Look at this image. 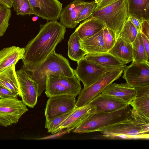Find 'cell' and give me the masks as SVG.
<instances>
[{
    "mask_svg": "<svg viewBox=\"0 0 149 149\" xmlns=\"http://www.w3.org/2000/svg\"><path fill=\"white\" fill-rule=\"evenodd\" d=\"M95 113L94 108L88 104L82 107H77L74 111L59 125L54 134L65 128L68 131L75 129L89 116Z\"/></svg>",
    "mask_w": 149,
    "mask_h": 149,
    "instance_id": "cell-14",
    "label": "cell"
},
{
    "mask_svg": "<svg viewBox=\"0 0 149 149\" xmlns=\"http://www.w3.org/2000/svg\"><path fill=\"white\" fill-rule=\"evenodd\" d=\"M14 10L17 15H34L29 0H11Z\"/></svg>",
    "mask_w": 149,
    "mask_h": 149,
    "instance_id": "cell-29",
    "label": "cell"
},
{
    "mask_svg": "<svg viewBox=\"0 0 149 149\" xmlns=\"http://www.w3.org/2000/svg\"><path fill=\"white\" fill-rule=\"evenodd\" d=\"M105 138L111 139H148L149 123L131 117L99 130Z\"/></svg>",
    "mask_w": 149,
    "mask_h": 149,
    "instance_id": "cell-4",
    "label": "cell"
},
{
    "mask_svg": "<svg viewBox=\"0 0 149 149\" xmlns=\"http://www.w3.org/2000/svg\"><path fill=\"white\" fill-rule=\"evenodd\" d=\"M97 5V3L95 1L87 2L77 16L75 20L76 24H78L80 22L91 17L94 12Z\"/></svg>",
    "mask_w": 149,
    "mask_h": 149,
    "instance_id": "cell-32",
    "label": "cell"
},
{
    "mask_svg": "<svg viewBox=\"0 0 149 149\" xmlns=\"http://www.w3.org/2000/svg\"><path fill=\"white\" fill-rule=\"evenodd\" d=\"M84 58L100 68H119L127 66L117 58L109 53L88 54L85 56Z\"/></svg>",
    "mask_w": 149,
    "mask_h": 149,
    "instance_id": "cell-20",
    "label": "cell"
},
{
    "mask_svg": "<svg viewBox=\"0 0 149 149\" xmlns=\"http://www.w3.org/2000/svg\"><path fill=\"white\" fill-rule=\"evenodd\" d=\"M88 104L94 108L95 113L112 112L124 108L128 105L120 99L102 93Z\"/></svg>",
    "mask_w": 149,
    "mask_h": 149,
    "instance_id": "cell-15",
    "label": "cell"
},
{
    "mask_svg": "<svg viewBox=\"0 0 149 149\" xmlns=\"http://www.w3.org/2000/svg\"><path fill=\"white\" fill-rule=\"evenodd\" d=\"M23 62L21 69L37 84L38 97L45 89L48 74H52L68 77L76 75L75 70L71 67L68 60L55 51L38 65H32Z\"/></svg>",
    "mask_w": 149,
    "mask_h": 149,
    "instance_id": "cell-2",
    "label": "cell"
},
{
    "mask_svg": "<svg viewBox=\"0 0 149 149\" xmlns=\"http://www.w3.org/2000/svg\"><path fill=\"white\" fill-rule=\"evenodd\" d=\"M124 64L133 60L132 46L131 43L125 41L118 38L113 47L108 51Z\"/></svg>",
    "mask_w": 149,
    "mask_h": 149,
    "instance_id": "cell-23",
    "label": "cell"
},
{
    "mask_svg": "<svg viewBox=\"0 0 149 149\" xmlns=\"http://www.w3.org/2000/svg\"><path fill=\"white\" fill-rule=\"evenodd\" d=\"M0 5L10 8L12 7L11 0H0Z\"/></svg>",
    "mask_w": 149,
    "mask_h": 149,
    "instance_id": "cell-40",
    "label": "cell"
},
{
    "mask_svg": "<svg viewBox=\"0 0 149 149\" xmlns=\"http://www.w3.org/2000/svg\"><path fill=\"white\" fill-rule=\"evenodd\" d=\"M128 15L143 22L149 20V0H126Z\"/></svg>",
    "mask_w": 149,
    "mask_h": 149,
    "instance_id": "cell-24",
    "label": "cell"
},
{
    "mask_svg": "<svg viewBox=\"0 0 149 149\" xmlns=\"http://www.w3.org/2000/svg\"><path fill=\"white\" fill-rule=\"evenodd\" d=\"M138 32L139 31L132 23L128 17L119 33L118 38L132 43L135 39Z\"/></svg>",
    "mask_w": 149,
    "mask_h": 149,
    "instance_id": "cell-28",
    "label": "cell"
},
{
    "mask_svg": "<svg viewBox=\"0 0 149 149\" xmlns=\"http://www.w3.org/2000/svg\"><path fill=\"white\" fill-rule=\"evenodd\" d=\"M28 111L26 105L17 97L0 99V125L7 127L17 123Z\"/></svg>",
    "mask_w": 149,
    "mask_h": 149,
    "instance_id": "cell-8",
    "label": "cell"
},
{
    "mask_svg": "<svg viewBox=\"0 0 149 149\" xmlns=\"http://www.w3.org/2000/svg\"><path fill=\"white\" fill-rule=\"evenodd\" d=\"M128 17L132 23L136 28L138 31L140 32L141 24L142 22L134 16L128 15Z\"/></svg>",
    "mask_w": 149,
    "mask_h": 149,
    "instance_id": "cell-37",
    "label": "cell"
},
{
    "mask_svg": "<svg viewBox=\"0 0 149 149\" xmlns=\"http://www.w3.org/2000/svg\"><path fill=\"white\" fill-rule=\"evenodd\" d=\"M131 111L130 105H128L112 112L93 113L75 128L73 132L82 133L98 132L103 128L129 119L131 117Z\"/></svg>",
    "mask_w": 149,
    "mask_h": 149,
    "instance_id": "cell-3",
    "label": "cell"
},
{
    "mask_svg": "<svg viewBox=\"0 0 149 149\" xmlns=\"http://www.w3.org/2000/svg\"><path fill=\"white\" fill-rule=\"evenodd\" d=\"M103 29L92 36L80 40L81 48L88 54L108 53L104 42Z\"/></svg>",
    "mask_w": 149,
    "mask_h": 149,
    "instance_id": "cell-21",
    "label": "cell"
},
{
    "mask_svg": "<svg viewBox=\"0 0 149 149\" xmlns=\"http://www.w3.org/2000/svg\"><path fill=\"white\" fill-rule=\"evenodd\" d=\"M18 94L14 93L6 88L0 85V97L6 99L17 97Z\"/></svg>",
    "mask_w": 149,
    "mask_h": 149,
    "instance_id": "cell-34",
    "label": "cell"
},
{
    "mask_svg": "<svg viewBox=\"0 0 149 149\" xmlns=\"http://www.w3.org/2000/svg\"><path fill=\"white\" fill-rule=\"evenodd\" d=\"M130 105L132 107L131 118L149 123V95L136 96Z\"/></svg>",
    "mask_w": 149,
    "mask_h": 149,
    "instance_id": "cell-19",
    "label": "cell"
},
{
    "mask_svg": "<svg viewBox=\"0 0 149 149\" xmlns=\"http://www.w3.org/2000/svg\"><path fill=\"white\" fill-rule=\"evenodd\" d=\"M134 88L136 92V96L149 95V85L144 87H136Z\"/></svg>",
    "mask_w": 149,
    "mask_h": 149,
    "instance_id": "cell-36",
    "label": "cell"
},
{
    "mask_svg": "<svg viewBox=\"0 0 149 149\" xmlns=\"http://www.w3.org/2000/svg\"><path fill=\"white\" fill-rule=\"evenodd\" d=\"M126 67L107 72L91 86L81 90L76 102V107H81L88 104L107 87L118 79Z\"/></svg>",
    "mask_w": 149,
    "mask_h": 149,
    "instance_id": "cell-7",
    "label": "cell"
},
{
    "mask_svg": "<svg viewBox=\"0 0 149 149\" xmlns=\"http://www.w3.org/2000/svg\"><path fill=\"white\" fill-rule=\"evenodd\" d=\"M133 60L138 62H149V56L148 55L143 45L140 32L131 43Z\"/></svg>",
    "mask_w": 149,
    "mask_h": 149,
    "instance_id": "cell-27",
    "label": "cell"
},
{
    "mask_svg": "<svg viewBox=\"0 0 149 149\" xmlns=\"http://www.w3.org/2000/svg\"><path fill=\"white\" fill-rule=\"evenodd\" d=\"M16 72L22 101L29 107L33 108L38 97V84L21 69Z\"/></svg>",
    "mask_w": 149,
    "mask_h": 149,
    "instance_id": "cell-12",
    "label": "cell"
},
{
    "mask_svg": "<svg viewBox=\"0 0 149 149\" xmlns=\"http://www.w3.org/2000/svg\"><path fill=\"white\" fill-rule=\"evenodd\" d=\"M87 2L82 0H74L62 8L59 18L60 23L68 28H75L77 25L76 19Z\"/></svg>",
    "mask_w": 149,
    "mask_h": 149,
    "instance_id": "cell-16",
    "label": "cell"
},
{
    "mask_svg": "<svg viewBox=\"0 0 149 149\" xmlns=\"http://www.w3.org/2000/svg\"><path fill=\"white\" fill-rule=\"evenodd\" d=\"M80 81L76 75L68 77L49 74L47 78L45 93L49 98L64 95L77 96L81 90Z\"/></svg>",
    "mask_w": 149,
    "mask_h": 149,
    "instance_id": "cell-6",
    "label": "cell"
},
{
    "mask_svg": "<svg viewBox=\"0 0 149 149\" xmlns=\"http://www.w3.org/2000/svg\"><path fill=\"white\" fill-rule=\"evenodd\" d=\"M140 32L149 40V20H145L142 22Z\"/></svg>",
    "mask_w": 149,
    "mask_h": 149,
    "instance_id": "cell-35",
    "label": "cell"
},
{
    "mask_svg": "<svg viewBox=\"0 0 149 149\" xmlns=\"http://www.w3.org/2000/svg\"><path fill=\"white\" fill-rule=\"evenodd\" d=\"M15 65H13L0 72V85L20 96V89Z\"/></svg>",
    "mask_w": 149,
    "mask_h": 149,
    "instance_id": "cell-25",
    "label": "cell"
},
{
    "mask_svg": "<svg viewBox=\"0 0 149 149\" xmlns=\"http://www.w3.org/2000/svg\"><path fill=\"white\" fill-rule=\"evenodd\" d=\"M76 97L64 95L49 97L45 109L46 118H51L74 110L76 107Z\"/></svg>",
    "mask_w": 149,
    "mask_h": 149,
    "instance_id": "cell-11",
    "label": "cell"
},
{
    "mask_svg": "<svg viewBox=\"0 0 149 149\" xmlns=\"http://www.w3.org/2000/svg\"><path fill=\"white\" fill-rule=\"evenodd\" d=\"M101 1V0H95V1L97 3V4L99 3Z\"/></svg>",
    "mask_w": 149,
    "mask_h": 149,
    "instance_id": "cell-41",
    "label": "cell"
},
{
    "mask_svg": "<svg viewBox=\"0 0 149 149\" xmlns=\"http://www.w3.org/2000/svg\"><path fill=\"white\" fill-rule=\"evenodd\" d=\"M77 63V67L75 70V74L80 81L83 83L84 88L91 86L107 72L121 68L99 67L90 62L84 57Z\"/></svg>",
    "mask_w": 149,
    "mask_h": 149,
    "instance_id": "cell-9",
    "label": "cell"
},
{
    "mask_svg": "<svg viewBox=\"0 0 149 149\" xmlns=\"http://www.w3.org/2000/svg\"><path fill=\"white\" fill-rule=\"evenodd\" d=\"M66 27L57 21L40 25L38 34L25 46L23 62L32 65L40 64L55 51L58 44L64 38Z\"/></svg>",
    "mask_w": 149,
    "mask_h": 149,
    "instance_id": "cell-1",
    "label": "cell"
},
{
    "mask_svg": "<svg viewBox=\"0 0 149 149\" xmlns=\"http://www.w3.org/2000/svg\"><path fill=\"white\" fill-rule=\"evenodd\" d=\"M81 39L75 31L70 36L68 42V56L71 60L78 62L87 53L81 47Z\"/></svg>",
    "mask_w": 149,
    "mask_h": 149,
    "instance_id": "cell-26",
    "label": "cell"
},
{
    "mask_svg": "<svg viewBox=\"0 0 149 149\" xmlns=\"http://www.w3.org/2000/svg\"><path fill=\"white\" fill-rule=\"evenodd\" d=\"M25 48L12 46L0 51V72L13 65L23 58Z\"/></svg>",
    "mask_w": 149,
    "mask_h": 149,
    "instance_id": "cell-18",
    "label": "cell"
},
{
    "mask_svg": "<svg viewBox=\"0 0 149 149\" xmlns=\"http://www.w3.org/2000/svg\"><path fill=\"white\" fill-rule=\"evenodd\" d=\"M116 0H101L99 3L97 4L95 10L100 9L112 3Z\"/></svg>",
    "mask_w": 149,
    "mask_h": 149,
    "instance_id": "cell-38",
    "label": "cell"
},
{
    "mask_svg": "<svg viewBox=\"0 0 149 149\" xmlns=\"http://www.w3.org/2000/svg\"><path fill=\"white\" fill-rule=\"evenodd\" d=\"M101 93L117 97L128 105L136 96L134 88L127 83L120 84L112 83Z\"/></svg>",
    "mask_w": 149,
    "mask_h": 149,
    "instance_id": "cell-17",
    "label": "cell"
},
{
    "mask_svg": "<svg viewBox=\"0 0 149 149\" xmlns=\"http://www.w3.org/2000/svg\"><path fill=\"white\" fill-rule=\"evenodd\" d=\"M75 109L70 112L51 118H46L45 123V128L47 129L49 132H51L52 134H54V131L59 125L74 111Z\"/></svg>",
    "mask_w": 149,
    "mask_h": 149,
    "instance_id": "cell-31",
    "label": "cell"
},
{
    "mask_svg": "<svg viewBox=\"0 0 149 149\" xmlns=\"http://www.w3.org/2000/svg\"><path fill=\"white\" fill-rule=\"evenodd\" d=\"M103 39L108 51L114 46L116 40L115 33L112 30L105 27L103 29Z\"/></svg>",
    "mask_w": 149,
    "mask_h": 149,
    "instance_id": "cell-33",
    "label": "cell"
},
{
    "mask_svg": "<svg viewBox=\"0 0 149 149\" xmlns=\"http://www.w3.org/2000/svg\"><path fill=\"white\" fill-rule=\"evenodd\" d=\"M91 17L100 21L105 27L113 31L117 40L128 17L126 0H117L95 10Z\"/></svg>",
    "mask_w": 149,
    "mask_h": 149,
    "instance_id": "cell-5",
    "label": "cell"
},
{
    "mask_svg": "<svg viewBox=\"0 0 149 149\" xmlns=\"http://www.w3.org/2000/svg\"><path fill=\"white\" fill-rule=\"evenodd\" d=\"M140 33L145 49L148 55L149 56V40L144 34Z\"/></svg>",
    "mask_w": 149,
    "mask_h": 149,
    "instance_id": "cell-39",
    "label": "cell"
},
{
    "mask_svg": "<svg viewBox=\"0 0 149 149\" xmlns=\"http://www.w3.org/2000/svg\"><path fill=\"white\" fill-rule=\"evenodd\" d=\"M11 15L10 8L0 5V37L3 36L7 29Z\"/></svg>",
    "mask_w": 149,
    "mask_h": 149,
    "instance_id": "cell-30",
    "label": "cell"
},
{
    "mask_svg": "<svg viewBox=\"0 0 149 149\" xmlns=\"http://www.w3.org/2000/svg\"><path fill=\"white\" fill-rule=\"evenodd\" d=\"M105 27L101 21L91 16L81 23L75 31L81 40H83L95 35Z\"/></svg>",
    "mask_w": 149,
    "mask_h": 149,
    "instance_id": "cell-22",
    "label": "cell"
},
{
    "mask_svg": "<svg viewBox=\"0 0 149 149\" xmlns=\"http://www.w3.org/2000/svg\"><path fill=\"white\" fill-rule=\"evenodd\" d=\"M36 15L47 21L59 19L63 4L58 0H29Z\"/></svg>",
    "mask_w": 149,
    "mask_h": 149,
    "instance_id": "cell-13",
    "label": "cell"
},
{
    "mask_svg": "<svg viewBox=\"0 0 149 149\" xmlns=\"http://www.w3.org/2000/svg\"><path fill=\"white\" fill-rule=\"evenodd\" d=\"M124 70L123 78L133 88L149 85V63L133 61Z\"/></svg>",
    "mask_w": 149,
    "mask_h": 149,
    "instance_id": "cell-10",
    "label": "cell"
}]
</instances>
